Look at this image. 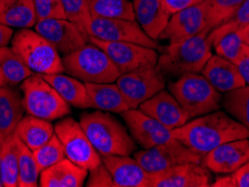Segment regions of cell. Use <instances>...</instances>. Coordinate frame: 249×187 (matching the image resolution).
Segmentation results:
<instances>
[{
	"mask_svg": "<svg viewBox=\"0 0 249 187\" xmlns=\"http://www.w3.org/2000/svg\"><path fill=\"white\" fill-rule=\"evenodd\" d=\"M173 138L204 156L218 146L237 139H249V129L220 109L196 117L172 130Z\"/></svg>",
	"mask_w": 249,
	"mask_h": 187,
	"instance_id": "cell-1",
	"label": "cell"
},
{
	"mask_svg": "<svg viewBox=\"0 0 249 187\" xmlns=\"http://www.w3.org/2000/svg\"><path fill=\"white\" fill-rule=\"evenodd\" d=\"M206 29L193 37L168 44L162 49L157 68L165 78H181L190 73H201L212 55V42Z\"/></svg>",
	"mask_w": 249,
	"mask_h": 187,
	"instance_id": "cell-2",
	"label": "cell"
},
{
	"mask_svg": "<svg viewBox=\"0 0 249 187\" xmlns=\"http://www.w3.org/2000/svg\"><path fill=\"white\" fill-rule=\"evenodd\" d=\"M80 124L101 156H128L136 152L137 145L128 129L110 112L97 110L83 113Z\"/></svg>",
	"mask_w": 249,
	"mask_h": 187,
	"instance_id": "cell-3",
	"label": "cell"
},
{
	"mask_svg": "<svg viewBox=\"0 0 249 187\" xmlns=\"http://www.w3.org/2000/svg\"><path fill=\"white\" fill-rule=\"evenodd\" d=\"M174 95L191 119L221 108L222 93L215 90L201 73H190L168 83Z\"/></svg>",
	"mask_w": 249,
	"mask_h": 187,
	"instance_id": "cell-4",
	"label": "cell"
},
{
	"mask_svg": "<svg viewBox=\"0 0 249 187\" xmlns=\"http://www.w3.org/2000/svg\"><path fill=\"white\" fill-rule=\"evenodd\" d=\"M62 61L64 72L84 83H111L122 75L108 55L92 43L64 55Z\"/></svg>",
	"mask_w": 249,
	"mask_h": 187,
	"instance_id": "cell-5",
	"label": "cell"
},
{
	"mask_svg": "<svg viewBox=\"0 0 249 187\" xmlns=\"http://www.w3.org/2000/svg\"><path fill=\"white\" fill-rule=\"evenodd\" d=\"M12 49L34 74L63 73L64 65L60 53L36 31L20 29L14 35Z\"/></svg>",
	"mask_w": 249,
	"mask_h": 187,
	"instance_id": "cell-6",
	"label": "cell"
},
{
	"mask_svg": "<svg viewBox=\"0 0 249 187\" xmlns=\"http://www.w3.org/2000/svg\"><path fill=\"white\" fill-rule=\"evenodd\" d=\"M23 104L27 115L47 121L67 117L71 108L41 74H33L20 84Z\"/></svg>",
	"mask_w": 249,
	"mask_h": 187,
	"instance_id": "cell-7",
	"label": "cell"
},
{
	"mask_svg": "<svg viewBox=\"0 0 249 187\" xmlns=\"http://www.w3.org/2000/svg\"><path fill=\"white\" fill-rule=\"evenodd\" d=\"M54 131L63 147L65 158L89 171L102 164L101 155L94 149L80 122L72 117L62 118L54 126Z\"/></svg>",
	"mask_w": 249,
	"mask_h": 187,
	"instance_id": "cell-8",
	"label": "cell"
},
{
	"mask_svg": "<svg viewBox=\"0 0 249 187\" xmlns=\"http://www.w3.org/2000/svg\"><path fill=\"white\" fill-rule=\"evenodd\" d=\"M134 157L149 174L181 164L202 163V156L175 138L152 148L135 152Z\"/></svg>",
	"mask_w": 249,
	"mask_h": 187,
	"instance_id": "cell-9",
	"label": "cell"
},
{
	"mask_svg": "<svg viewBox=\"0 0 249 187\" xmlns=\"http://www.w3.org/2000/svg\"><path fill=\"white\" fill-rule=\"evenodd\" d=\"M86 35L107 42H129L160 50L159 42L146 35L136 20L92 17L86 29Z\"/></svg>",
	"mask_w": 249,
	"mask_h": 187,
	"instance_id": "cell-10",
	"label": "cell"
},
{
	"mask_svg": "<svg viewBox=\"0 0 249 187\" xmlns=\"http://www.w3.org/2000/svg\"><path fill=\"white\" fill-rule=\"evenodd\" d=\"M88 39L108 55L122 74L157 65L160 55L155 49L129 42H107L94 37Z\"/></svg>",
	"mask_w": 249,
	"mask_h": 187,
	"instance_id": "cell-11",
	"label": "cell"
},
{
	"mask_svg": "<svg viewBox=\"0 0 249 187\" xmlns=\"http://www.w3.org/2000/svg\"><path fill=\"white\" fill-rule=\"evenodd\" d=\"M116 83L130 109H138L142 102L165 89L166 78L156 65L124 73L119 76Z\"/></svg>",
	"mask_w": 249,
	"mask_h": 187,
	"instance_id": "cell-12",
	"label": "cell"
},
{
	"mask_svg": "<svg viewBox=\"0 0 249 187\" xmlns=\"http://www.w3.org/2000/svg\"><path fill=\"white\" fill-rule=\"evenodd\" d=\"M209 27L208 3L206 0L200 3L182 9L171 16L166 28L160 34V39L168 43H178L193 37Z\"/></svg>",
	"mask_w": 249,
	"mask_h": 187,
	"instance_id": "cell-13",
	"label": "cell"
},
{
	"mask_svg": "<svg viewBox=\"0 0 249 187\" xmlns=\"http://www.w3.org/2000/svg\"><path fill=\"white\" fill-rule=\"evenodd\" d=\"M35 31L41 34L60 55L64 56L81 49L89 39L72 21L68 19H42L35 25Z\"/></svg>",
	"mask_w": 249,
	"mask_h": 187,
	"instance_id": "cell-14",
	"label": "cell"
},
{
	"mask_svg": "<svg viewBox=\"0 0 249 187\" xmlns=\"http://www.w3.org/2000/svg\"><path fill=\"white\" fill-rule=\"evenodd\" d=\"M136 144L142 149L164 144L173 139L172 129L153 119L139 109H128L120 113Z\"/></svg>",
	"mask_w": 249,
	"mask_h": 187,
	"instance_id": "cell-15",
	"label": "cell"
},
{
	"mask_svg": "<svg viewBox=\"0 0 249 187\" xmlns=\"http://www.w3.org/2000/svg\"><path fill=\"white\" fill-rule=\"evenodd\" d=\"M212 173L202 163H186L151 174V187H209Z\"/></svg>",
	"mask_w": 249,
	"mask_h": 187,
	"instance_id": "cell-16",
	"label": "cell"
},
{
	"mask_svg": "<svg viewBox=\"0 0 249 187\" xmlns=\"http://www.w3.org/2000/svg\"><path fill=\"white\" fill-rule=\"evenodd\" d=\"M249 160V139H237L218 146L202 157V164L211 173L228 175Z\"/></svg>",
	"mask_w": 249,
	"mask_h": 187,
	"instance_id": "cell-17",
	"label": "cell"
},
{
	"mask_svg": "<svg viewBox=\"0 0 249 187\" xmlns=\"http://www.w3.org/2000/svg\"><path fill=\"white\" fill-rule=\"evenodd\" d=\"M138 109L164 126L175 129L191 120L170 91L162 90L139 105Z\"/></svg>",
	"mask_w": 249,
	"mask_h": 187,
	"instance_id": "cell-18",
	"label": "cell"
},
{
	"mask_svg": "<svg viewBox=\"0 0 249 187\" xmlns=\"http://www.w3.org/2000/svg\"><path fill=\"white\" fill-rule=\"evenodd\" d=\"M116 187H151V174L130 155L101 156Z\"/></svg>",
	"mask_w": 249,
	"mask_h": 187,
	"instance_id": "cell-19",
	"label": "cell"
},
{
	"mask_svg": "<svg viewBox=\"0 0 249 187\" xmlns=\"http://www.w3.org/2000/svg\"><path fill=\"white\" fill-rule=\"evenodd\" d=\"M201 74L220 93L230 92L246 85L237 65L217 54L211 55Z\"/></svg>",
	"mask_w": 249,
	"mask_h": 187,
	"instance_id": "cell-20",
	"label": "cell"
},
{
	"mask_svg": "<svg viewBox=\"0 0 249 187\" xmlns=\"http://www.w3.org/2000/svg\"><path fill=\"white\" fill-rule=\"evenodd\" d=\"M87 87L88 108L99 111L122 113L130 109L117 83H84Z\"/></svg>",
	"mask_w": 249,
	"mask_h": 187,
	"instance_id": "cell-21",
	"label": "cell"
},
{
	"mask_svg": "<svg viewBox=\"0 0 249 187\" xmlns=\"http://www.w3.org/2000/svg\"><path fill=\"white\" fill-rule=\"evenodd\" d=\"M25 112L23 95L9 85L0 87V145L15 135Z\"/></svg>",
	"mask_w": 249,
	"mask_h": 187,
	"instance_id": "cell-22",
	"label": "cell"
},
{
	"mask_svg": "<svg viewBox=\"0 0 249 187\" xmlns=\"http://www.w3.org/2000/svg\"><path fill=\"white\" fill-rule=\"evenodd\" d=\"M133 2L135 20L146 35L154 40H159L170 21L171 15L160 0H133Z\"/></svg>",
	"mask_w": 249,
	"mask_h": 187,
	"instance_id": "cell-23",
	"label": "cell"
},
{
	"mask_svg": "<svg viewBox=\"0 0 249 187\" xmlns=\"http://www.w3.org/2000/svg\"><path fill=\"white\" fill-rule=\"evenodd\" d=\"M89 170L78 166L68 158L58 161L39 176L42 187H81L88 177Z\"/></svg>",
	"mask_w": 249,
	"mask_h": 187,
	"instance_id": "cell-24",
	"label": "cell"
},
{
	"mask_svg": "<svg viewBox=\"0 0 249 187\" xmlns=\"http://www.w3.org/2000/svg\"><path fill=\"white\" fill-rule=\"evenodd\" d=\"M209 36L215 54L236 64L245 50V44L238 34V28L230 21H227L212 29Z\"/></svg>",
	"mask_w": 249,
	"mask_h": 187,
	"instance_id": "cell-25",
	"label": "cell"
},
{
	"mask_svg": "<svg viewBox=\"0 0 249 187\" xmlns=\"http://www.w3.org/2000/svg\"><path fill=\"white\" fill-rule=\"evenodd\" d=\"M34 0H0V23L12 28H32L37 23Z\"/></svg>",
	"mask_w": 249,
	"mask_h": 187,
	"instance_id": "cell-26",
	"label": "cell"
},
{
	"mask_svg": "<svg viewBox=\"0 0 249 187\" xmlns=\"http://www.w3.org/2000/svg\"><path fill=\"white\" fill-rule=\"evenodd\" d=\"M42 76L55 89L70 107L88 109L87 87L82 81L69 74L64 75L63 73H54V74H45Z\"/></svg>",
	"mask_w": 249,
	"mask_h": 187,
	"instance_id": "cell-27",
	"label": "cell"
},
{
	"mask_svg": "<svg viewBox=\"0 0 249 187\" xmlns=\"http://www.w3.org/2000/svg\"><path fill=\"white\" fill-rule=\"evenodd\" d=\"M15 134L29 149L34 152L46 144L55 135V131L51 121L26 115L18 124Z\"/></svg>",
	"mask_w": 249,
	"mask_h": 187,
	"instance_id": "cell-28",
	"label": "cell"
},
{
	"mask_svg": "<svg viewBox=\"0 0 249 187\" xmlns=\"http://www.w3.org/2000/svg\"><path fill=\"white\" fill-rule=\"evenodd\" d=\"M0 68L5 76L7 85L15 86L24 82L33 73L12 47L0 49Z\"/></svg>",
	"mask_w": 249,
	"mask_h": 187,
	"instance_id": "cell-29",
	"label": "cell"
},
{
	"mask_svg": "<svg viewBox=\"0 0 249 187\" xmlns=\"http://www.w3.org/2000/svg\"><path fill=\"white\" fill-rule=\"evenodd\" d=\"M0 170L3 187H18V150L16 135L0 145Z\"/></svg>",
	"mask_w": 249,
	"mask_h": 187,
	"instance_id": "cell-30",
	"label": "cell"
},
{
	"mask_svg": "<svg viewBox=\"0 0 249 187\" xmlns=\"http://www.w3.org/2000/svg\"><path fill=\"white\" fill-rule=\"evenodd\" d=\"M16 135V134H15ZM18 150V187H36L41 176L33 150L16 136Z\"/></svg>",
	"mask_w": 249,
	"mask_h": 187,
	"instance_id": "cell-31",
	"label": "cell"
},
{
	"mask_svg": "<svg viewBox=\"0 0 249 187\" xmlns=\"http://www.w3.org/2000/svg\"><path fill=\"white\" fill-rule=\"evenodd\" d=\"M88 5L92 17L135 20L131 0H88Z\"/></svg>",
	"mask_w": 249,
	"mask_h": 187,
	"instance_id": "cell-32",
	"label": "cell"
},
{
	"mask_svg": "<svg viewBox=\"0 0 249 187\" xmlns=\"http://www.w3.org/2000/svg\"><path fill=\"white\" fill-rule=\"evenodd\" d=\"M221 107L233 119L249 129V85L223 93Z\"/></svg>",
	"mask_w": 249,
	"mask_h": 187,
	"instance_id": "cell-33",
	"label": "cell"
},
{
	"mask_svg": "<svg viewBox=\"0 0 249 187\" xmlns=\"http://www.w3.org/2000/svg\"><path fill=\"white\" fill-rule=\"evenodd\" d=\"M208 3L209 27L215 28L235 16L244 0H206Z\"/></svg>",
	"mask_w": 249,
	"mask_h": 187,
	"instance_id": "cell-34",
	"label": "cell"
},
{
	"mask_svg": "<svg viewBox=\"0 0 249 187\" xmlns=\"http://www.w3.org/2000/svg\"><path fill=\"white\" fill-rule=\"evenodd\" d=\"M33 153H34L35 160L38 165L41 173L44 170L53 166V165L65 158L63 147H62L61 141L58 140L56 135H54L46 144L34 150Z\"/></svg>",
	"mask_w": 249,
	"mask_h": 187,
	"instance_id": "cell-35",
	"label": "cell"
},
{
	"mask_svg": "<svg viewBox=\"0 0 249 187\" xmlns=\"http://www.w3.org/2000/svg\"><path fill=\"white\" fill-rule=\"evenodd\" d=\"M63 6L65 18L78 25L79 28L86 34L88 25L92 19L88 0H61Z\"/></svg>",
	"mask_w": 249,
	"mask_h": 187,
	"instance_id": "cell-36",
	"label": "cell"
},
{
	"mask_svg": "<svg viewBox=\"0 0 249 187\" xmlns=\"http://www.w3.org/2000/svg\"><path fill=\"white\" fill-rule=\"evenodd\" d=\"M34 6L38 20L67 19L61 0H34Z\"/></svg>",
	"mask_w": 249,
	"mask_h": 187,
	"instance_id": "cell-37",
	"label": "cell"
},
{
	"mask_svg": "<svg viewBox=\"0 0 249 187\" xmlns=\"http://www.w3.org/2000/svg\"><path fill=\"white\" fill-rule=\"evenodd\" d=\"M213 187H249V160L236 171L218 177L212 183Z\"/></svg>",
	"mask_w": 249,
	"mask_h": 187,
	"instance_id": "cell-38",
	"label": "cell"
},
{
	"mask_svg": "<svg viewBox=\"0 0 249 187\" xmlns=\"http://www.w3.org/2000/svg\"><path fill=\"white\" fill-rule=\"evenodd\" d=\"M87 186L89 187H116L110 173L104 164L99 165L94 170L89 171V179Z\"/></svg>",
	"mask_w": 249,
	"mask_h": 187,
	"instance_id": "cell-39",
	"label": "cell"
},
{
	"mask_svg": "<svg viewBox=\"0 0 249 187\" xmlns=\"http://www.w3.org/2000/svg\"><path fill=\"white\" fill-rule=\"evenodd\" d=\"M160 1L166 12L172 16L173 14L200 3L203 0H160Z\"/></svg>",
	"mask_w": 249,
	"mask_h": 187,
	"instance_id": "cell-40",
	"label": "cell"
},
{
	"mask_svg": "<svg viewBox=\"0 0 249 187\" xmlns=\"http://www.w3.org/2000/svg\"><path fill=\"white\" fill-rule=\"evenodd\" d=\"M229 21L237 28H240L249 23V0H244V2L241 3L239 9L235 14V16Z\"/></svg>",
	"mask_w": 249,
	"mask_h": 187,
	"instance_id": "cell-41",
	"label": "cell"
},
{
	"mask_svg": "<svg viewBox=\"0 0 249 187\" xmlns=\"http://www.w3.org/2000/svg\"><path fill=\"white\" fill-rule=\"evenodd\" d=\"M236 65L239 69L241 76H243L246 85H249V47L245 45V50L239 60L237 61Z\"/></svg>",
	"mask_w": 249,
	"mask_h": 187,
	"instance_id": "cell-42",
	"label": "cell"
},
{
	"mask_svg": "<svg viewBox=\"0 0 249 187\" xmlns=\"http://www.w3.org/2000/svg\"><path fill=\"white\" fill-rule=\"evenodd\" d=\"M14 37V31L12 27L6 26L0 23V49L8 46L9 43H12Z\"/></svg>",
	"mask_w": 249,
	"mask_h": 187,
	"instance_id": "cell-43",
	"label": "cell"
},
{
	"mask_svg": "<svg viewBox=\"0 0 249 187\" xmlns=\"http://www.w3.org/2000/svg\"><path fill=\"white\" fill-rule=\"evenodd\" d=\"M238 34H239L241 42H243L245 45L249 47V23L238 28Z\"/></svg>",
	"mask_w": 249,
	"mask_h": 187,
	"instance_id": "cell-44",
	"label": "cell"
},
{
	"mask_svg": "<svg viewBox=\"0 0 249 187\" xmlns=\"http://www.w3.org/2000/svg\"><path fill=\"white\" fill-rule=\"evenodd\" d=\"M6 85H7V82H6V80H5V76H3L1 68H0V87L6 86Z\"/></svg>",
	"mask_w": 249,
	"mask_h": 187,
	"instance_id": "cell-45",
	"label": "cell"
},
{
	"mask_svg": "<svg viewBox=\"0 0 249 187\" xmlns=\"http://www.w3.org/2000/svg\"><path fill=\"white\" fill-rule=\"evenodd\" d=\"M0 187H3V183H2V179H0Z\"/></svg>",
	"mask_w": 249,
	"mask_h": 187,
	"instance_id": "cell-46",
	"label": "cell"
}]
</instances>
